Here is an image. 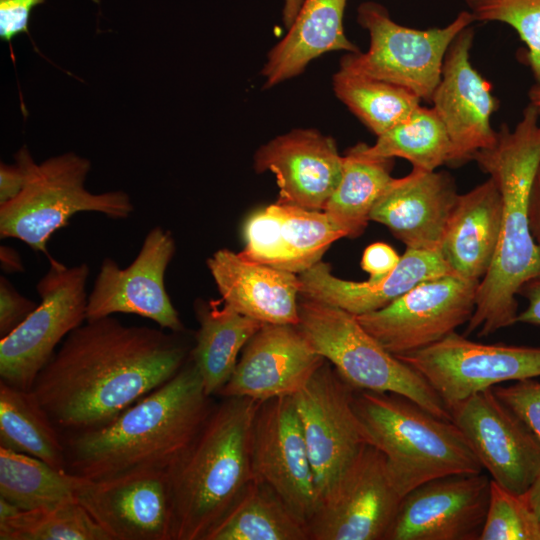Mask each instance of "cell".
<instances>
[{
  "instance_id": "6da1fadb",
  "label": "cell",
  "mask_w": 540,
  "mask_h": 540,
  "mask_svg": "<svg viewBox=\"0 0 540 540\" xmlns=\"http://www.w3.org/2000/svg\"><path fill=\"white\" fill-rule=\"evenodd\" d=\"M182 333L112 316L86 320L61 342L31 391L62 434L102 427L183 367L192 347Z\"/></svg>"
},
{
  "instance_id": "7a4b0ae2",
  "label": "cell",
  "mask_w": 540,
  "mask_h": 540,
  "mask_svg": "<svg viewBox=\"0 0 540 540\" xmlns=\"http://www.w3.org/2000/svg\"><path fill=\"white\" fill-rule=\"evenodd\" d=\"M214 405L189 357L171 379L108 424L61 433L67 471L98 481L135 470H167L194 440Z\"/></svg>"
},
{
  "instance_id": "3957f363",
  "label": "cell",
  "mask_w": 540,
  "mask_h": 540,
  "mask_svg": "<svg viewBox=\"0 0 540 540\" xmlns=\"http://www.w3.org/2000/svg\"><path fill=\"white\" fill-rule=\"evenodd\" d=\"M539 117L528 104L513 129L502 124L494 143L473 158L498 187L502 220L496 254L478 285L465 336L487 337L517 323L516 296L526 282L540 275V248L528 221L529 195L540 167Z\"/></svg>"
},
{
  "instance_id": "277c9868",
  "label": "cell",
  "mask_w": 540,
  "mask_h": 540,
  "mask_svg": "<svg viewBox=\"0 0 540 540\" xmlns=\"http://www.w3.org/2000/svg\"><path fill=\"white\" fill-rule=\"evenodd\" d=\"M260 403L222 397L167 469L174 540H207L254 480L251 436Z\"/></svg>"
},
{
  "instance_id": "5b68a950",
  "label": "cell",
  "mask_w": 540,
  "mask_h": 540,
  "mask_svg": "<svg viewBox=\"0 0 540 540\" xmlns=\"http://www.w3.org/2000/svg\"><path fill=\"white\" fill-rule=\"evenodd\" d=\"M353 408L367 443L384 455L402 497L435 478L484 470L452 421L431 414L404 396L355 390Z\"/></svg>"
},
{
  "instance_id": "8992f818",
  "label": "cell",
  "mask_w": 540,
  "mask_h": 540,
  "mask_svg": "<svg viewBox=\"0 0 540 540\" xmlns=\"http://www.w3.org/2000/svg\"><path fill=\"white\" fill-rule=\"evenodd\" d=\"M21 149L26 181L18 196L0 204L2 239L21 240L49 259L48 241L75 214L97 212L112 219H126L134 212L125 191L92 193L85 187L91 169L87 158L66 152L36 163L26 146Z\"/></svg>"
},
{
  "instance_id": "52a82bcc",
  "label": "cell",
  "mask_w": 540,
  "mask_h": 540,
  "mask_svg": "<svg viewBox=\"0 0 540 540\" xmlns=\"http://www.w3.org/2000/svg\"><path fill=\"white\" fill-rule=\"evenodd\" d=\"M298 328L341 378L356 390L404 396L431 414L451 421V413L429 382L388 352L340 308L302 298Z\"/></svg>"
},
{
  "instance_id": "ba28073f",
  "label": "cell",
  "mask_w": 540,
  "mask_h": 540,
  "mask_svg": "<svg viewBox=\"0 0 540 540\" xmlns=\"http://www.w3.org/2000/svg\"><path fill=\"white\" fill-rule=\"evenodd\" d=\"M357 20L369 32V49L343 56L340 69L401 86L424 101L439 83L450 44L474 21L462 11L444 27L414 29L395 23L376 2L362 3Z\"/></svg>"
},
{
  "instance_id": "9c48e42d",
  "label": "cell",
  "mask_w": 540,
  "mask_h": 540,
  "mask_svg": "<svg viewBox=\"0 0 540 540\" xmlns=\"http://www.w3.org/2000/svg\"><path fill=\"white\" fill-rule=\"evenodd\" d=\"M89 266L67 267L53 257L38 281L37 308L10 334L0 339V382L31 391L56 347L86 321Z\"/></svg>"
},
{
  "instance_id": "30bf717a",
  "label": "cell",
  "mask_w": 540,
  "mask_h": 540,
  "mask_svg": "<svg viewBox=\"0 0 540 540\" xmlns=\"http://www.w3.org/2000/svg\"><path fill=\"white\" fill-rule=\"evenodd\" d=\"M396 357L429 382L449 411L478 391L540 377V347L480 343L456 331Z\"/></svg>"
},
{
  "instance_id": "8fae6325",
  "label": "cell",
  "mask_w": 540,
  "mask_h": 540,
  "mask_svg": "<svg viewBox=\"0 0 540 540\" xmlns=\"http://www.w3.org/2000/svg\"><path fill=\"white\" fill-rule=\"evenodd\" d=\"M480 281L454 273L425 280L387 306L356 316L395 356L426 348L467 323Z\"/></svg>"
},
{
  "instance_id": "7c38bea8",
  "label": "cell",
  "mask_w": 540,
  "mask_h": 540,
  "mask_svg": "<svg viewBox=\"0 0 540 540\" xmlns=\"http://www.w3.org/2000/svg\"><path fill=\"white\" fill-rule=\"evenodd\" d=\"M355 390L325 360L292 396L313 468L318 506L368 444L353 408Z\"/></svg>"
},
{
  "instance_id": "4fadbf2b",
  "label": "cell",
  "mask_w": 540,
  "mask_h": 540,
  "mask_svg": "<svg viewBox=\"0 0 540 540\" xmlns=\"http://www.w3.org/2000/svg\"><path fill=\"white\" fill-rule=\"evenodd\" d=\"M402 498L384 455L366 444L307 522L309 540H385Z\"/></svg>"
},
{
  "instance_id": "5bb4252c",
  "label": "cell",
  "mask_w": 540,
  "mask_h": 540,
  "mask_svg": "<svg viewBox=\"0 0 540 540\" xmlns=\"http://www.w3.org/2000/svg\"><path fill=\"white\" fill-rule=\"evenodd\" d=\"M450 413L491 479L525 495L540 476V442L527 425L493 388L470 395Z\"/></svg>"
},
{
  "instance_id": "9a60e30c",
  "label": "cell",
  "mask_w": 540,
  "mask_h": 540,
  "mask_svg": "<svg viewBox=\"0 0 540 540\" xmlns=\"http://www.w3.org/2000/svg\"><path fill=\"white\" fill-rule=\"evenodd\" d=\"M175 251L171 232L155 226L126 268H120L110 257L104 258L88 295L86 320L116 313L135 314L162 329L183 332L184 325L165 287V273Z\"/></svg>"
},
{
  "instance_id": "2e32d148",
  "label": "cell",
  "mask_w": 540,
  "mask_h": 540,
  "mask_svg": "<svg viewBox=\"0 0 540 540\" xmlns=\"http://www.w3.org/2000/svg\"><path fill=\"white\" fill-rule=\"evenodd\" d=\"M251 466L254 480L270 486L307 524L317 509L318 498L292 396L260 403L252 428Z\"/></svg>"
},
{
  "instance_id": "e0dca14e",
  "label": "cell",
  "mask_w": 540,
  "mask_h": 540,
  "mask_svg": "<svg viewBox=\"0 0 540 540\" xmlns=\"http://www.w3.org/2000/svg\"><path fill=\"white\" fill-rule=\"evenodd\" d=\"M491 478L451 474L427 481L401 501L385 540H479Z\"/></svg>"
},
{
  "instance_id": "ac0fdd59",
  "label": "cell",
  "mask_w": 540,
  "mask_h": 540,
  "mask_svg": "<svg viewBox=\"0 0 540 540\" xmlns=\"http://www.w3.org/2000/svg\"><path fill=\"white\" fill-rule=\"evenodd\" d=\"M76 499L111 540H174L167 470H135L98 481L84 478Z\"/></svg>"
},
{
  "instance_id": "d6986e66",
  "label": "cell",
  "mask_w": 540,
  "mask_h": 540,
  "mask_svg": "<svg viewBox=\"0 0 540 540\" xmlns=\"http://www.w3.org/2000/svg\"><path fill=\"white\" fill-rule=\"evenodd\" d=\"M473 38L469 26L452 41L430 100L450 139L451 167L473 160L478 151L491 146L496 138L491 116L497 110V100L489 82L471 63Z\"/></svg>"
},
{
  "instance_id": "ffe728a7",
  "label": "cell",
  "mask_w": 540,
  "mask_h": 540,
  "mask_svg": "<svg viewBox=\"0 0 540 540\" xmlns=\"http://www.w3.org/2000/svg\"><path fill=\"white\" fill-rule=\"evenodd\" d=\"M324 361L297 325L263 324L243 348L231 378L218 395L259 402L293 396Z\"/></svg>"
},
{
  "instance_id": "44dd1931",
  "label": "cell",
  "mask_w": 540,
  "mask_h": 540,
  "mask_svg": "<svg viewBox=\"0 0 540 540\" xmlns=\"http://www.w3.org/2000/svg\"><path fill=\"white\" fill-rule=\"evenodd\" d=\"M254 166L257 172L275 175L278 202L323 211L340 181L343 156L331 137L297 129L260 147Z\"/></svg>"
},
{
  "instance_id": "7402d4cb",
  "label": "cell",
  "mask_w": 540,
  "mask_h": 540,
  "mask_svg": "<svg viewBox=\"0 0 540 540\" xmlns=\"http://www.w3.org/2000/svg\"><path fill=\"white\" fill-rule=\"evenodd\" d=\"M458 196L447 172L413 167L408 175L391 180L370 220L386 226L406 248L440 250Z\"/></svg>"
},
{
  "instance_id": "603a6c76",
  "label": "cell",
  "mask_w": 540,
  "mask_h": 540,
  "mask_svg": "<svg viewBox=\"0 0 540 540\" xmlns=\"http://www.w3.org/2000/svg\"><path fill=\"white\" fill-rule=\"evenodd\" d=\"M452 273L440 250L406 248L397 267L378 282L338 278L322 261L298 276L302 298L360 316L387 306L425 280Z\"/></svg>"
},
{
  "instance_id": "cb8c5ba5",
  "label": "cell",
  "mask_w": 540,
  "mask_h": 540,
  "mask_svg": "<svg viewBox=\"0 0 540 540\" xmlns=\"http://www.w3.org/2000/svg\"><path fill=\"white\" fill-rule=\"evenodd\" d=\"M221 299L236 312L264 324L299 323L298 274L243 258L229 249L206 261Z\"/></svg>"
},
{
  "instance_id": "d4e9b609",
  "label": "cell",
  "mask_w": 540,
  "mask_h": 540,
  "mask_svg": "<svg viewBox=\"0 0 540 540\" xmlns=\"http://www.w3.org/2000/svg\"><path fill=\"white\" fill-rule=\"evenodd\" d=\"M502 198L488 177L459 194L440 251L451 271L480 281L494 260L501 230Z\"/></svg>"
},
{
  "instance_id": "484cf974",
  "label": "cell",
  "mask_w": 540,
  "mask_h": 540,
  "mask_svg": "<svg viewBox=\"0 0 540 540\" xmlns=\"http://www.w3.org/2000/svg\"><path fill=\"white\" fill-rule=\"evenodd\" d=\"M347 0H304L285 37L268 53L264 86L270 88L303 72L313 59L330 52L359 49L343 26Z\"/></svg>"
},
{
  "instance_id": "4316f807",
  "label": "cell",
  "mask_w": 540,
  "mask_h": 540,
  "mask_svg": "<svg viewBox=\"0 0 540 540\" xmlns=\"http://www.w3.org/2000/svg\"><path fill=\"white\" fill-rule=\"evenodd\" d=\"M195 313L199 329L190 358L206 394L213 397L229 381L240 351L264 323L236 312L222 299L199 301Z\"/></svg>"
},
{
  "instance_id": "83f0119b",
  "label": "cell",
  "mask_w": 540,
  "mask_h": 540,
  "mask_svg": "<svg viewBox=\"0 0 540 540\" xmlns=\"http://www.w3.org/2000/svg\"><path fill=\"white\" fill-rule=\"evenodd\" d=\"M392 165L393 159L366 155L360 143L343 156L340 181L323 211L345 237L364 232L373 206L393 179Z\"/></svg>"
},
{
  "instance_id": "f1b7e54d",
  "label": "cell",
  "mask_w": 540,
  "mask_h": 540,
  "mask_svg": "<svg viewBox=\"0 0 540 540\" xmlns=\"http://www.w3.org/2000/svg\"><path fill=\"white\" fill-rule=\"evenodd\" d=\"M0 447L66 470L62 434L32 391L0 382Z\"/></svg>"
},
{
  "instance_id": "f546056e",
  "label": "cell",
  "mask_w": 540,
  "mask_h": 540,
  "mask_svg": "<svg viewBox=\"0 0 540 540\" xmlns=\"http://www.w3.org/2000/svg\"><path fill=\"white\" fill-rule=\"evenodd\" d=\"M207 540H309L306 524L267 484L253 480Z\"/></svg>"
},
{
  "instance_id": "4dcf8cb0",
  "label": "cell",
  "mask_w": 540,
  "mask_h": 540,
  "mask_svg": "<svg viewBox=\"0 0 540 540\" xmlns=\"http://www.w3.org/2000/svg\"><path fill=\"white\" fill-rule=\"evenodd\" d=\"M84 478L0 447V497L21 511L75 501Z\"/></svg>"
},
{
  "instance_id": "1f68e13d",
  "label": "cell",
  "mask_w": 540,
  "mask_h": 540,
  "mask_svg": "<svg viewBox=\"0 0 540 540\" xmlns=\"http://www.w3.org/2000/svg\"><path fill=\"white\" fill-rule=\"evenodd\" d=\"M371 157L408 160L413 167L435 171L448 165L451 143L433 107L418 106L405 120L377 136L375 144L360 143Z\"/></svg>"
},
{
  "instance_id": "d6a6232c",
  "label": "cell",
  "mask_w": 540,
  "mask_h": 540,
  "mask_svg": "<svg viewBox=\"0 0 540 540\" xmlns=\"http://www.w3.org/2000/svg\"><path fill=\"white\" fill-rule=\"evenodd\" d=\"M333 89L376 136L405 120L422 101L406 88L343 69L334 74Z\"/></svg>"
},
{
  "instance_id": "836d02e7",
  "label": "cell",
  "mask_w": 540,
  "mask_h": 540,
  "mask_svg": "<svg viewBox=\"0 0 540 540\" xmlns=\"http://www.w3.org/2000/svg\"><path fill=\"white\" fill-rule=\"evenodd\" d=\"M280 218V269L300 274L316 263L344 233L321 210L275 203Z\"/></svg>"
},
{
  "instance_id": "e575fe53",
  "label": "cell",
  "mask_w": 540,
  "mask_h": 540,
  "mask_svg": "<svg viewBox=\"0 0 540 540\" xmlns=\"http://www.w3.org/2000/svg\"><path fill=\"white\" fill-rule=\"evenodd\" d=\"M0 540H111L77 501L20 511L0 522Z\"/></svg>"
},
{
  "instance_id": "d590c367",
  "label": "cell",
  "mask_w": 540,
  "mask_h": 540,
  "mask_svg": "<svg viewBox=\"0 0 540 540\" xmlns=\"http://www.w3.org/2000/svg\"><path fill=\"white\" fill-rule=\"evenodd\" d=\"M474 21L511 26L527 47L528 62L540 84V0H464Z\"/></svg>"
},
{
  "instance_id": "8d00e7d4",
  "label": "cell",
  "mask_w": 540,
  "mask_h": 540,
  "mask_svg": "<svg viewBox=\"0 0 540 540\" xmlns=\"http://www.w3.org/2000/svg\"><path fill=\"white\" fill-rule=\"evenodd\" d=\"M479 540H540V524L526 496L515 494L491 479Z\"/></svg>"
},
{
  "instance_id": "74e56055",
  "label": "cell",
  "mask_w": 540,
  "mask_h": 540,
  "mask_svg": "<svg viewBox=\"0 0 540 540\" xmlns=\"http://www.w3.org/2000/svg\"><path fill=\"white\" fill-rule=\"evenodd\" d=\"M243 235L245 246L239 252L243 258L280 269V218L275 203L252 213L245 222Z\"/></svg>"
},
{
  "instance_id": "f35d334b",
  "label": "cell",
  "mask_w": 540,
  "mask_h": 540,
  "mask_svg": "<svg viewBox=\"0 0 540 540\" xmlns=\"http://www.w3.org/2000/svg\"><path fill=\"white\" fill-rule=\"evenodd\" d=\"M496 396L532 431L540 442V382L533 379L493 387Z\"/></svg>"
},
{
  "instance_id": "ab89813d",
  "label": "cell",
  "mask_w": 540,
  "mask_h": 540,
  "mask_svg": "<svg viewBox=\"0 0 540 540\" xmlns=\"http://www.w3.org/2000/svg\"><path fill=\"white\" fill-rule=\"evenodd\" d=\"M38 303L20 294L4 276L0 277V337L15 330L37 308Z\"/></svg>"
},
{
  "instance_id": "60d3db41",
  "label": "cell",
  "mask_w": 540,
  "mask_h": 540,
  "mask_svg": "<svg viewBox=\"0 0 540 540\" xmlns=\"http://www.w3.org/2000/svg\"><path fill=\"white\" fill-rule=\"evenodd\" d=\"M45 0H0V37L11 42L21 33H28L30 14Z\"/></svg>"
},
{
  "instance_id": "b9f144b4",
  "label": "cell",
  "mask_w": 540,
  "mask_h": 540,
  "mask_svg": "<svg viewBox=\"0 0 540 540\" xmlns=\"http://www.w3.org/2000/svg\"><path fill=\"white\" fill-rule=\"evenodd\" d=\"M399 255L389 244L376 242L368 245L362 255L361 267L369 274L368 280L378 282L387 277L398 265Z\"/></svg>"
},
{
  "instance_id": "7bdbcfd3",
  "label": "cell",
  "mask_w": 540,
  "mask_h": 540,
  "mask_svg": "<svg viewBox=\"0 0 540 540\" xmlns=\"http://www.w3.org/2000/svg\"><path fill=\"white\" fill-rule=\"evenodd\" d=\"M26 181V165L22 149L15 154V163L0 164V204L11 201L22 191Z\"/></svg>"
},
{
  "instance_id": "ee69618b",
  "label": "cell",
  "mask_w": 540,
  "mask_h": 540,
  "mask_svg": "<svg viewBox=\"0 0 540 540\" xmlns=\"http://www.w3.org/2000/svg\"><path fill=\"white\" fill-rule=\"evenodd\" d=\"M518 295L526 299L527 306L518 313L517 323L540 327V275L526 282Z\"/></svg>"
},
{
  "instance_id": "f6af8a7d",
  "label": "cell",
  "mask_w": 540,
  "mask_h": 540,
  "mask_svg": "<svg viewBox=\"0 0 540 540\" xmlns=\"http://www.w3.org/2000/svg\"><path fill=\"white\" fill-rule=\"evenodd\" d=\"M528 221L532 237L540 248V167L534 178L529 195Z\"/></svg>"
},
{
  "instance_id": "bcb514c9",
  "label": "cell",
  "mask_w": 540,
  "mask_h": 540,
  "mask_svg": "<svg viewBox=\"0 0 540 540\" xmlns=\"http://www.w3.org/2000/svg\"><path fill=\"white\" fill-rule=\"evenodd\" d=\"M1 269L5 273H18L24 271L20 254L6 245L0 247Z\"/></svg>"
},
{
  "instance_id": "7dc6e473",
  "label": "cell",
  "mask_w": 540,
  "mask_h": 540,
  "mask_svg": "<svg viewBox=\"0 0 540 540\" xmlns=\"http://www.w3.org/2000/svg\"><path fill=\"white\" fill-rule=\"evenodd\" d=\"M540 524V476L525 494Z\"/></svg>"
},
{
  "instance_id": "c3c4849f",
  "label": "cell",
  "mask_w": 540,
  "mask_h": 540,
  "mask_svg": "<svg viewBox=\"0 0 540 540\" xmlns=\"http://www.w3.org/2000/svg\"><path fill=\"white\" fill-rule=\"evenodd\" d=\"M304 0H285L283 20L289 28L298 14Z\"/></svg>"
},
{
  "instance_id": "681fc988",
  "label": "cell",
  "mask_w": 540,
  "mask_h": 540,
  "mask_svg": "<svg viewBox=\"0 0 540 540\" xmlns=\"http://www.w3.org/2000/svg\"><path fill=\"white\" fill-rule=\"evenodd\" d=\"M20 511L14 504L0 497V522L15 516Z\"/></svg>"
},
{
  "instance_id": "f907efd6",
  "label": "cell",
  "mask_w": 540,
  "mask_h": 540,
  "mask_svg": "<svg viewBox=\"0 0 540 540\" xmlns=\"http://www.w3.org/2000/svg\"><path fill=\"white\" fill-rule=\"evenodd\" d=\"M529 104H531L540 115V84L533 85L529 92Z\"/></svg>"
}]
</instances>
